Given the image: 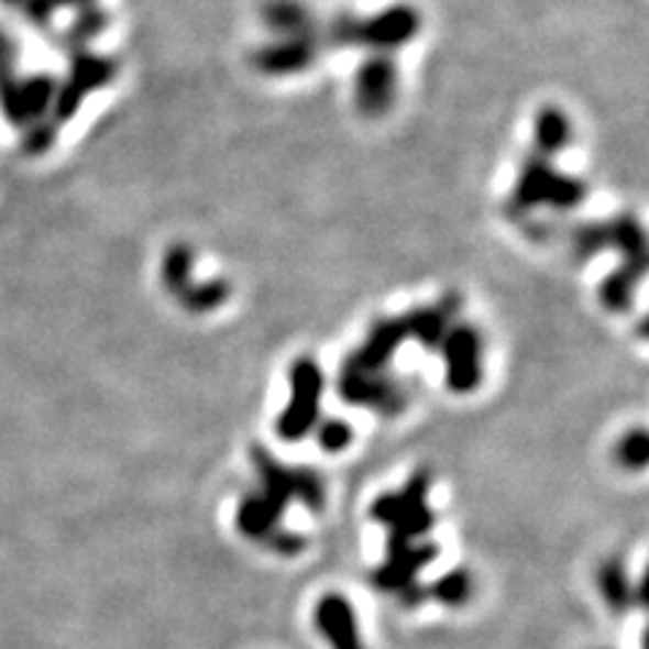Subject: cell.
Returning a JSON list of instances; mask_svg holds the SVG:
<instances>
[{
  "label": "cell",
  "instance_id": "cell-8",
  "mask_svg": "<svg viewBox=\"0 0 649 649\" xmlns=\"http://www.w3.org/2000/svg\"><path fill=\"white\" fill-rule=\"evenodd\" d=\"M322 376L311 360H298L293 365V404L287 415L279 420V436L300 439L317 417V400H320Z\"/></svg>",
  "mask_w": 649,
  "mask_h": 649
},
{
  "label": "cell",
  "instance_id": "cell-11",
  "mask_svg": "<svg viewBox=\"0 0 649 649\" xmlns=\"http://www.w3.org/2000/svg\"><path fill=\"white\" fill-rule=\"evenodd\" d=\"M317 625L330 639L333 649H363L360 647L358 630H355V617H352L350 604L339 595H328L320 601V609H317Z\"/></svg>",
  "mask_w": 649,
  "mask_h": 649
},
{
  "label": "cell",
  "instance_id": "cell-2",
  "mask_svg": "<svg viewBox=\"0 0 649 649\" xmlns=\"http://www.w3.org/2000/svg\"><path fill=\"white\" fill-rule=\"evenodd\" d=\"M425 16L420 6L395 0L371 14H336L322 20V41L328 50H363L398 55L420 38Z\"/></svg>",
  "mask_w": 649,
  "mask_h": 649
},
{
  "label": "cell",
  "instance_id": "cell-5",
  "mask_svg": "<svg viewBox=\"0 0 649 649\" xmlns=\"http://www.w3.org/2000/svg\"><path fill=\"white\" fill-rule=\"evenodd\" d=\"M400 98L398 55L365 52L352 74V109L363 120L376 122L393 114Z\"/></svg>",
  "mask_w": 649,
  "mask_h": 649
},
{
  "label": "cell",
  "instance_id": "cell-1",
  "mask_svg": "<svg viewBox=\"0 0 649 649\" xmlns=\"http://www.w3.org/2000/svg\"><path fill=\"white\" fill-rule=\"evenodd\" d=\"M425 487H428V480L420 474L406 487L404 495H385L382 501H376L374 515L393 528V541H389L393 554H389L385 571L376 576L380 587L404 590L406 582L415 580L425 560L430 554L436 558V547H420L415 541L433 522V515H430L428 504H425Z\"/></svg>",
  "mask_w": 649,
  "mask_h": 649
},
{
  "label": "cell",
  "instance_id": "cell-6",
  "mask_svg": "<svg viewBox=\"0 0 649 649\" xmlns=\"http://www.w3.org/2000/svg\"><path fill=\"white\" fill-rule=\"evenodd\" d=\"M328 52L322 33L300 38H268L250 52V68L265 79H293L309 74Z\"/></svg>",
  "mask_w": 649,
  "mask_h": 649
},
{
  "label": "cell",
  "instance_id": "cell-4",
  "mask_svg": "<svg viewBox=\"0 0 649 649\" xmlns=\"http://www.w3.org/2000/svg\"><path fill=\"white\" fill-rule=\"evenodd\" d=\"M584 198H587V185L582 179L560 174L554 168V161H547V157L530 152L525 157L522 168H519L515 193H512V211L528 215V211L539 209V206L569 211L576 209Z\"/></svg>",
  "mask_w": 649,
  "mask_h": 649
},
{
  "label": "cell",
  "instance_id": "cell-12",
  "mask_svg": "<svg viewBox=\"0 0 649 649\" xmlns=\"http://www.w3.org/2000/svg\"><path fill=\"white\" fill-rule=\"evenodd\" d=\"M601 590H604V595L617 606V609H625V601H630L628 584H625V574L619 565L604 569V574H601Z\"/></svg>",
  "mask_w": 649,
  "mask_h": 649
},
{
  "label": "cell",
  "instance_id": "cell-10",
  "mask_svg": "<svg viewBox=\"0 0 649 649\" xmlns=\"http://www.w3.org/2000/svg\"><path fill=\"white\" fill-rule=\"evenodd\" d=\"M447 365H450V385L458 393H469L480 382V336L471 330H458L447 341Z\"/></svg>",
  "mask_w": 649,
  "mask_h": 649
},
{
  "label": "cell",
  "instance_id": "cell-3",
  "mask_svg": "<svg viewBox=\"0 0 649 649\" xmlns=\"http://www.w3.org/2000/svg\"><path fill=\"white\" fill-rule=\"evenodd\" d=\"M255 463L260 469V476L265 480V495L263 498H252L241 506L239 512V525L246 536H255V539L265 541L268 534L274 530L276 515L279 509H285V504L290 498H304L309 501L315 509L322 506V485L315 474L309 471H287L279 469L274 460L268 458V452L257 450Z\"/></svg>",
  "mask_w": 649,
  "mask_h": 649
},
{
  "label": "cell",
  "instance_id": "cell-15",
  "mask_svg": "<svg viewBox=\"0 0 649 649\" xmlns=\"http://www.w3.org/2000/svg\"><path fill=\"white\" fill-rule=\"evenodd\" d=\"M350 433L352 430L346 428L344 422H328L322 428V447H328V450H341V447L350 444Z\"/></svg>",
  "mask_w": 649,
  "mask_h": 649
},
{
  "label": "cell",
  "instance_id": "cell-13",
  "mask_svg": "<svg viewBox=\"0 0 649 649\" xmlns=\"http://www.w3.org/2000/svg\"><path fill=\"white\" fill-rule=\"evenodd\" d=\"M619 460H623L625 465H630V469H641L647 460V436L641 433V430H636V433H630L628 439L623 441V447H619Z\"/></svg>",
  "mask_w": 649,
  "mask_h": 649
},
{
  "label": "cell",
  "instance_id": "cell-14",
  "mask_svg": "<svg viewBox=\"0 0 649 649\" xmlns=\"http://www.w3.org/2000/svg\"><path fill=\"white\" fill-rule=\"evenodd\" d=\"M436 595L444 598L447 604H460V601L469 595V580L463 574H450L441 580L439 587H436Z\"/></svg>",
  "mask_w": 649,
  "mask_h": 649
},
{
  "label": "cell",
  "instance_id": "cell-7",
  "mask_svg": "<svg viewBox=\"0 0 649 649\" xmlns=\"http://www.w3.org/2000/svg\"><path fill=\"white\" fill-rule=\"evenodd\" d=\"M257 25L268 38H300L322 31V20L306 0H260Z\"/></svg>",
  "mask_w": 649,
  "mask_h": 649
},
{
  "label": "cell",
  "instance_id": "cell-9",
  "mask_svg": "<svg viewBox=\"0 0 649 649\" xmlns=\"http://www.w3.org/2000/svg\"><path fill=\"white\" fill-rule=\"evenodd\" d=\"M574 120L569 111L558 103H541L536 109L534 122H530V152L547 161L563 155L574 144Z\"/></svg>",
  "mask_w": 649,
  "mask_h": 649
}]
</instances>
